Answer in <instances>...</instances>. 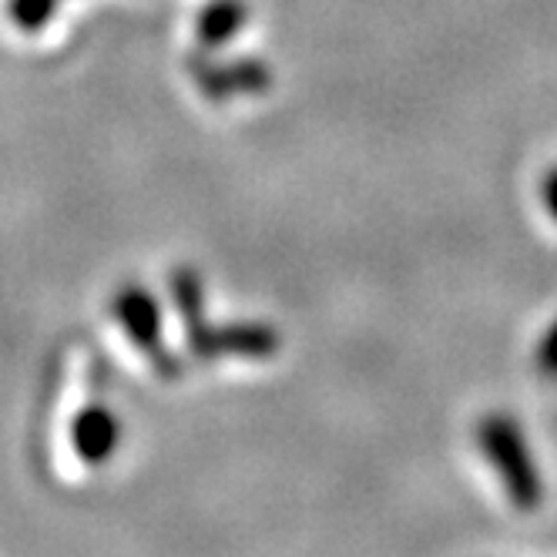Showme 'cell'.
<instances>
[{
	"mask_svg": "<svg viewBox=\"0 0 557 557\" xmlns=\"http://www.w3.org/2000/svg\"><path fill=\"white\" fill-rule=\"evenodd\" d=\"M195 77H198V85H202V91H209L212 98H225L228 95V74L225 71H219V67H212V71L198 67ZM235 82H238V88H246V91H262L269 85V71L262 64H235Z\"/></svg>",
	"mask_w": 557,
	"mask_h": 557,
	"instance_id": "6",
	"label": "cell"
},
{
	"mask_svg": "<svg viewBox=\"0 0 557 557\" xmlns=\"http://www.w3.org/2000/svg\"><path fill=\"white\" fill-rule=\"evenodd\" d=\"M117 444H122V423L108 407H85L71 423V447L77 454V460H85L91 467H101L104 460H111L117 454Z\"/></svg>",
	"mask_w": 557,
	"mask_h": 557,
	"instance_id": "4",
	"label": "cell"
},
{
	"mask_svg": "<svg viewBox=\"0 0 557 557\" xmlns=\"http://www.w3.org/2000/svg\"><path fill=\"white\" fill-rule=\"evenodd\" d=\"M544 209L550 212V219H557V169H550L544 178Z\"/></svg>",
	"mask_w": 557,
	"mask_h": 557,
	"instance_id": "10",
	"label": "cell"
},
{
	"mask_svg": "<svg viewBox=\"0 0 557 557\" xmlns=\"http://www.w3.org/2000/svg\"><path fill=\"white\" fill-rule=\"evenodd\" d=\"M114 312H117V323H122L125 333L132 336V343L151 356L154 370L175 376L178 367H175V360L169 356V349H162V312H158V302L145 289L128 286V289L117 293Z\"/></svg>",
	"mask_w": 557,
	"mask_h": 557,
	"instance_id": "2",
	"label": "cell"
},
{
	"mask_svg": "<svg viewBox=\"0 0 557 557\" xmlns=\"http://www.w3.org/2000/svg\"><path fill=\"white\" fill-rule=\"evenodd\" d=\"M191 349L202 356V360H212V356H272L278 349V336L269 326L259 323H235V326H202L195 336H188Z\"/></svg>",
	"mask_w": 557,
	"mask_h": 557,
	"instance_id": "3",
	"label": "cell"
},
{
	"mask_svg": "<svg viewBox=\"0 0 557 557\" xmlns=\"http://www.w3.org/2000/svg\"><path fill=\"white\" fill-rule=\"evenodd\" d=\"M246 21V8L238 0H215V4L206 8V14L198 17V37L206 45H222L228 37L243 27Z\"/></svg>",
	"mask_w": 557,
	"mask_h": 557,
	"instance_id": "5",
	"label": "cell"
},
{
	"mask_svg": "<svg viewBox=\"0 0 557 557\" xmlns=\"http://www.w3.org/2000/svg\"><path fill=\"white\" fill-rule=\"evenodd\" d=\"M537 367H541V373L557 376V323L547 330L544 343L537 346Z\"/></svg>",
	"mask_w": 557,
	"mask_h": 557,
	"instance_id": "9",
	"label": "cell"
},
{
	"mask_svg": "<svg viewBox=\"0 0 557 557\" xmlns=\"http://www.w3.org/2000/svg\"><path fill=\"white\" fill-rule=\"evenodd\" d=\"M172 293H175V302H178V312H182V323H185V333L195 336L198 330L206 326V306H202V286H198V275L195 272H175V283H172Z\"/></svg>",
	"mask_w": 557,
	"mask_h": 557,
	"instance_id": "7",
	"label": "cell"
},
{
	"mask_svg": "<svg viewBox=\"0 0 557 557\" xmlns=\"http://www.w3.org/2000/svg\"><path fill=\"white\" fill-rule=\"evenodd\" d=\"M476 444L484 457L494 463L500 484L517 510H534L544 500V481L534 467V457L528 450V441L521 426L504 413H491L476 426Z\"/></svg>",
	"mask_w": 557,
	"mask_h": 557,
	"instance_id": "1",
	"label": "cell"
},
{
	"mask_svg": "<svg viewBox=\"0 0 557 557\" xmlns=\"http://www.w3.org/2000/svg\"><path fill=\"white\" fill-rule=\"evenodd\" d=\"M54 4H58V0H14V8H11V11H14V21H17L21 27L34 30V27H41V24L51 21Z\"/></svg>",
	"mask_w": 557,
	"mask_h": 557,
	"instance_id": "8",
	"label": "cell"
}]
</instances>
